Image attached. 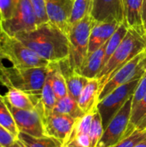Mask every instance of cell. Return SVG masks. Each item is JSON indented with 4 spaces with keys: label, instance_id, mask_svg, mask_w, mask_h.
Instances as JSON below:
<instances>
[{
    "label": "cell",
    "instance_id": "obj_9",
    "mask_svg": "<svg viewBox=\"0 0 146 147\" xmlns=\"http://www.w3.org/2000/svg\"><path fill=\"white\" fill-rule=\"evenodd\" d=\"M36 28V16L30 0H20L15 16L8 21H0V30L10 36H16Z\"/></svg>",
    "mask_w": 146,
    "mask_h": 147
},
{
    "label": "cell",
    "instance_id": "obj_12",
    "mask_svg": "<svg viewBox=\"0 0 146 147\" xmlns=\"http://www.w3.org/2000/svg\"><path fill=\"white\" fill-rule=\"evenodd\" d=\"M91 16L97 22H125V0H92Z\"/></svg>",
    "mask_w": 146,
    "mask_h": 147
},
{
    "label": "cell",
    "instance_id": "obj_27",
    "mask_svg": "<svg viewBox=\"0 0 146 147\" xmlns=\"http://www.w3.org/2000/svg\"><path fill=\"white\" fill-rule=\"evenodd\" d=\"M92 8V0H74L73 9L71 16V25H73L90 14Z\"/></svg>",
    "mask_w": 146,
    "mask_h": 147
},
{
    "label": "cell",
    "instance_id": "obj_18",
    "mask_svg": "<svg viewBox=\"0 0 146 147\" xmlns=\"http://www.w3.org/2000/svg\"><path fill=\"white\" fill-rule=\"evenodd\" d=\"M62 73L64 74V76L65 78L68 95L77 102L83 90L87 85L89 79L83 77V76H82V75H80L77 72L72 71L71 69V67H70V65H68L67 71H62Z\"/></svg>",
    "mask_w": 146,
    "mask_h": 147
},
{
    "label": "cell",
    "instance_id": "obj_24",
    "mask_svg": "<svg viewBox=\"0 0 146 147\" xmlns=\"http://www.w3.org/2000/svg\"><path fill=\"white\" fill-rule=\"evenodd\" d=\"M104 132V127L102 123V118L98 108L93 112L92 121L89 132V138L90 142V147H96L97 144L101 140Z\"/></svg>",
    "mask_w": 146,
    "mask_h": 147
},
{
    "label": "cell",
    "instance_id": "obj_1",
    "mask_svg": "<svg viewBox=\"0 0 146 147\" xmlns=\"http://www.w3.org/2000/svg\"><path fill=\"white\" fill-rule=\"evenodd\" d=\"M31 50L48 62H60L69 59L67 35L50 22L34 30L15 36Z\"/></svg>",
    "mask_w": 146,
    "mask_h": 147
},
{
    "label": "cell",
    "instance_id": "obj_10",
    "mask_svg": "<svg viewBox=\"0 0 146 147\" xmlns=\"http://www.w3.org/2000/svg\"><path fill=\"white\" fill-rule=\"evenodd\" d=\"M5 102V101H4ZM9 109L19 132L36 138L47 137L44 129L41 111L35 107L34 109H15L6 102Z\"/></svg>",
    "mask_w": 146,
    "mask_h": 147
},
{
    "label": "cell",
    "instance_id": "obj_34",
    "mask_svg": "<svg viewBox=\"0 0 146 147\" xmlns=\"http://www.w3.org/2000/svg\"><path fill=\"white\" fill-rule=\"evenodd\" d=\"M133 147H146V139H145L144 140H142L141 142H139V144H137Z\"/></svg>",
    "mask_w": 146,
    "mask_h": 147
},
{
    "label": "cell",
    "instance_id": "obj_33",
    "mask_svg": "<svg viewBox=\"0 0 146 147\" xmlns=\"http://www.w3.org/2000/svg\"><path fill=\"white\" fill-rule=\"evenodd\" d=\"M142 5H143V21L146 29V0H142Z\"/></svg>",
    "mask_w": 146,
    "mask_h": 147
},
{
    "label": "cell",
    "instance_id": "obj_32",
    "mask_svg": "<svg viewBox=\"0 0 146 147\" xmlns=\"http://www.w3.org/2000/svg\"><path fill=\"white\" fill-rule=\"evenodd\" d=\"M16 141L17 138L0 125V147L12 146Z\"/></svg>",
    "mask_w": 146,
    "mask_h": 147
},
{
    "label": "cell",
    "instance_id": "obj_20",
    "mask_svg": "<svg viewBox=\"0 0 146 147\" xmlns=\"http://www.w3.org/2000/svg\"><path fill=\"white\" fill-rule=\"evenodd\" d=\"M52 78V85L57 99H61L68 96L66 81L59 66V62H51L49 64Z\"/></svg>",
    "mask_w": 146,
    "mask_h": 147
},
{
    "label": "cell",
    "instance_id": "obj_22",
    "mask_svg": "<svg viewBox=\"0 0 146 147\" xmlns=\"http://www.w3.org/2000/svg\"><path fill=\"white\" fill-rule=\"evenodd\" d=\"M57 101L58 99L56 97V95L54 93V90L52 85V78H51L50 68H49V72H48L47 78L46 79V82H45V84L43 86L41 95H40V102L43 107L42 116L53 112V109L56 105Z\"/></svg>",
    "mask_w": 146,
    "mask_h": 147
},
{
    "label": "cell",
    "instance_id": "obj_19",
    "mask_svg": "<svg viewBox=\"0 0 146 147\" xmlns=\"http://www.w3.org/2000/svg\"><path fill=\"white\" fill-rule=\"evenodd\" d=\"M3 96L5 102L9 105L20 109H35L32 96L17 89L8 88V91Z\"/></svg>",
    "mask_w": 146,
    "mask_h": 147
},
{
    "label": "cell",
    "instance_id": "obj_6",
    "mask_svg": "<svg viewBox=\"0 0 146 147\" xmlns=\"http://www.w3.org/2000/svg\"><path fill=\"white\" fill-rule=\"evenodd\" d=\"M146 71V49L119 69L104 85L99 95V102L116 88L141 78Z\"/></svg>",
    "mask_w": 146,
    "mask_h": 147
},
{
    "label": "cell",
    "instance_id": "obj_7",
    "mask_svg": "<svg viewBox=\"0 0 146 147\" xmlns=\"http://www.w3.org/2000/svg\"><path fill=\"white\" fill-rule=\"evenodd\" d=\"M133 96L130 97L125 104L118 110L105 127L102 137L96 147H110L125 137L130 135L128 133V126L132 113Z\"/></svg>",
    "mask_w": 146,
    "mask_h": 147
},
{
    "label": "cell",
    "instance_id": "obj_5",
    "mask_svg": "<svg viewBox=\"0 0 146 147\" xmlns=\"http://www.w3.org/2000/svg\"><path fill=\"white\" fill-rule=\"evenodd\" d=\"M0 47L4 59L18 68L45 67L50 62L38 55L15 36L0 30Z\"/></svg>",
    "mask_w": 146,
    "mask_h": 147
},
{
    "label": "cell",
    "instance_id": "obj_31",
    "mask_svg": "<svg viewBox=\"0 0 146 147\" xmlns=\"http://www.w3.org/2000/svg\"><path fill=\"white\" fill-rule=\"evenodd\" d=\"M146 94V71L145 74L141 77L139 79V82L137 85V88L133 93V101H132V110L134 109L137 105L139 103V102L143 99Z\"/></svg>",
    "mask_w": 146,
    "mask_h": 147
},
{
    "label": "cell",
    "instance_id": "obj_15",
    "mask_svg": "<svg viewBox=\"0 0 146 147\" xmlns=\"http://www.w3.org/2000/svg\"><path fill=\"white\" fill-rule=\"evenodd\" d=\"M128 28L146 35L143 21L142 0H125V22Z\"/></svg>",
    "mask_w": 146,
    "mask_h": 147
},
{
    "label": "cell",
    "instance_id": "obj_3",
    "mask_svg": "<svg viewBox=\"0 0 146 147\" xmlns=\"http://www.w3.org/2000/svg\"><path fill=\"white\" fill-rule=\"evenodd\" d=\"M145 49L146 35L141 34L134 29L128 28L120 45L96 78L100 83V92L119 69Z\"/></svg>",
    "mask_w": 146,
    "mask_h": 147
},
{
    "label": "cell",
    "instance_id": "obj_17",
    "mask_svg": "<svg viewBox=\"0 0 146 147\" xmlns=\"http://www.w3.org/2000/svg\"><path fill=\"white\" fill-rule=\"evenodd\" d=\"M106 44H104L102 47H101L99 49H97L91 54L88 55L83 64L77 71H76V72L89 79L96 78L103 67Z\"/></svg>",
    "mask_w": 146,
    "mask_h": 147
},
{
    "label": "cell",
    "instance_id": "obj_23",
    "mask_svg": "<svg viewBox=\"0 0 146 147\" xmlns=\"http://www.w3.org/2000/svg\"><path fill=\"white\" fill-rule=\"evenodd\" d=\"M127 31H128V28L123 22V23H121L120 25V27L117 28V30L114 33V34L108 40V41L106 44V48H105V54H104V59H103V66L110 59V58L113 56V54L115 53V51L117 50V48L120 45L121 41L125 38Z\"/></svg>",
    "mask_w": 146,
    "mask_h": 147
},
{
    "label": "cell",
    "instance_id": "obj_11",
    "mask_svg": "<svg viewBox=\"0 0 146 147\" xmlns=\"http://www.w3.org/2000/svg\"><path fill=\"white\" fill-rule=\"evenodd\" d=\"M42 119L46 135L59 141L63 146L68 140L77 121L70 115L54 112L42 116Z\"/></svg>",
    "mask_w": 146,
    "mask_h": 147
},
{
    "label": "cell",
    "instance_id": "obj_39",
    "mask_svg": "<svg viewBox=\"0 0 146 147\" xmlns=\"http://www.w3.org/2000/svg\"><path fill=\"white\" fill-rule=\"evenodd\" d=\"M20 143H21V142H20ZM21 144H22V143H21ZM22 147H24V146H23V145H22Z\"/></svg>",
    "mask_w": 146,
    "mask_h": 147
},
{
    "label": "cell",
    "instance_id": "obj_2",
    "mask_svg": "<svg viewBox=\"0 0 146 147\" xmlns=\"http://www.w3.org/2000/svg\"><path fill=\"white\" fill-rule=\"evenodd\" d=\"M49 72V65L45 67L18 68L0 64V84L8 88L24 91L30 96H40Z\"/></svg>",
    "mask_w": 146,
    "mask_h": 147
},
{
    "label": "cell",
    "instance_id": "obj_26",
    "mask_svg": "<svg viewBox=\"0 0 146 147\" xmlns=\"http://www.w3.org/2000/svg\"><path fill=\"white\" fill-rule=\"evenodd\" d=\"M0 125L7 129L9 133H11L18 140L19 130L16 127L15 119L9 109L4 102V99L0 102Z\"/></svg>",
    "mask_w": 146,
    "mask_h": 147
},
{
    "label": "cell",
    "instance_id": "obj_30",
    "mask_svg": "<svg viewBox=\"0 0 146 147\" xmlns=\"http://www.w3.org/2000/svg\"><path fill=\"white\" fill-rule=\"evenodd\" d=\"M30 2L36 16L37 26L48 22L49 19L46 12V0H30Z\"/></svg>",
    "mask_w": 146,
    "mask_h": 147
},
{
    "label": "cell",
    "instance_id": "obj_29",
    "mask_svg": "<svg viewBox=\"0 0 146 147\" xmlns=\"http://www.w3.org/2000/svg\"><path fill=\"white\" fill-rule=\"evenodd\" d=\"M145 139H146V130L141 131L136 129L130 135L125 137L117 144L110 147H133L139 142H141L142 140H144Z\"/></svg>",
    "mask_w": 146,
    "mask_h": 147
},
{
    "label": "cell",
    "instance_id": "obj_16",
    "mask_svg": "<svg viewBox=\"0 0 146 147\" xmlns=\"http://www.w3.org/2000/svg\"><path fill=\"white\" fill-rule=\"evenodd\" d=\"M100 83L97 78L89 79L77 101L79 107L84 114H89L97 108L99 103Z\"/></svg>",
    "mask_w": 146,
    "mask_h": 147
},
{
    "label": "cell",
    "instance_id": "obj_25",
    "mask_svg": "<svg viewBox=\"0 0 146 147\" xmlns=\"http://www.w3.org/2000/svg\"><path fill=\"white\" fill-rule=\"evenodd\" d=\"M18 140L24 147H56L57 140L50 137L36 138L19 132Z\"/></svg>",
    "mask_w": 146,
    "mask_h": 147
},
{
    "label": "cell",
    "instance_id": "obj_8",
    "mask_svg": "<svg viewBox=\"0 0 146 147\" xmlns=\"http://www.w3.org/2000/svg\"><path fill=\"white\" fill-rule=\"evenodd\" d=\"M139 79H136L116 88L99 102L97 108L102 118L104 129L118 110L130 97L133 96Z\"/></svg>",
    "mask_w": 146,
    "mask_h": 147
},
{
    "label": "cell",
    "instance_id": "obj_28",
    "mask_svg": "<svg viewBox=\"0 0 146 147\" xmlns=\"http://www.w3.org/2000/svg\"><path fill=\"white\" fill-rule=\"evenodd\" d=\"M20 0H0V21L11 19L18 8Z\"/></svg>",
    "mask_w": 146,
    "mask_h": 147
},
{
    "label": "cell",
    "instance_id": "obj_37",
    "mask_svg": "<svg viewBox=\"0 0 146 147\" xmlns=\"http://www.w3.org/2000/svg\"><path fill=\"white\" fill-rule=\"evenodd\" d=\"M56 147H64V146H63V145H62L59 141H58V140H57V145H56Z\"/></svg>",
    "mask_w": 146,
    "mask_h": 147
},
{
    "label": "cell",
    "instance_id": "obj_14",
    "mask_svg": "<svg viewBox=\"0 0 146 147\" xmlns=\"http://www.w3.org/2000/svg\"><path fill=\"white\" fill-rule=\"evenodd\" d=\"M120 24L119 22H97L90 34L88 55L106 44Z\"/></svg>",
    "mask_w": 146,
    "mask_h": 147
},
{
    "label": "cell",
    "instance_id": "obj_21",
    "mask_svg": "<svg viewBox=\"0 0 146 147\" xmlns=\"http://www.w3.org/2000/svg\"><path fill=\"white\" fill-rule=\"evenodd\" d=\"M53 112L70 115L75 120H77L86 115L79 107L78 102L72 97H71L69 95L64 98L58 99L56 105L53 109Z\"/></svg>",
    "mask_w": 146,
    "mask_h": 147
},
{
    "label": "cell",
    "instance_id": "obj_38",
    "mask_svg": "<svg viewBox=\"0 0 146 147\" xmlns=\"http://www.w3.org/2000/svg\"><path fill=\"white\" fill-rule=\"evenodd\" d=\"M3 96L0 95V102H3Z\"/></svg>",
    "mask_w": 146,
    "mask_h": 147
},
{
    "label": "cell",
    "instance_id": "obj_36",
    "mask_svg": "<svg viewBox=\"0 0 146 147\" xmlns=\"http://www.w3.org/2000/svg\"><path fill=\"white\" fill-rule=\"evenodd\" d=\"M3 53H2V51H1V47H0V64H3L2 61L3 60Z\"/></svg>",
    "mask_w": 146,
    "mask_h": 147
},
{
    "label": "cell",
    "instance_id": "obj_35",
    "mask_svg": "<svg viewBox=\"0 0 146 147\" xmlns=\"http://www.w3.org/2000/svg\"><path fill=\"white\" fill-rule=\"evenodd\" d=\"M10 147H22V144L20 143V141L17 140V141H16V142H15L12 146H10Z\"/></svg>",
    "mask_w": 146,
    "mask_h": 147
},
{
    "label": "cell",
    "instance_id": "obj_13",
    "mask_svg": "<svg viewBox=\"0 0 146 147\" xmlns=\"http://www.w3.org/2000/svg\"><path fill=\"white\" fill-rule=\"evenodd\" d=\"M74 0H46L49 22L68 35Z\"/></svg>",
    "mask_w": 146,
    "mask_h": 147
},
{
    "label": "cell",
    "instance_id": "obj_4",
    "mask_svg": "<svg viewBox=\"0 0 146 147\" xmlns=\"http://www.w3.org/2000/svg\"><path fill=\"white\" fill-rule=\"evenodd\" d=\"M96 21L91 14H88L77 23L71 25L67 35L69 40L68 62L72 71H77L88 57L89 38Z\"/></svg>",
    "mask_w": 146,
    "mask_h": 147
}]
</instances>
